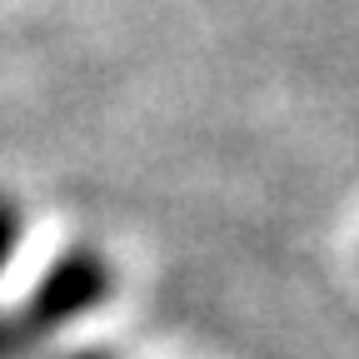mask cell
I'll list each match as a JSON object with an SVG mask.
<instances>
[{"mask_svg": "<svg viewBox=\"0 0 359 359\" xmlns=\"http://www.w3.org/2000/svg\"><path fill=\"white\" fill-rule=\"evenodd\" d=\"M115 290V275L100 250H70L60 255L50 269H45V280L11 309L0 314V359H25L35 354L40 344H50L65 325H75L80 314L100 309Z\"/></svg>", "mask_w": 359, "mask_h": 359, "instance_id": "cell-1", "label": "cell"}, {"mask_svg": "<svg viewBox=\"0 0 359 359\" xmlns=\"http://www.w3.org/2000/svg\"><path fill=\"white\" fill-rule=\"evenodd\" d=\"M15 245H20V205L11 195H0V275H6Z\"/></svg>", "mask_w": 359, "mask_h": 359, "instance_id": "cell-2", "label": "cell"}, {"mask_svg": "<svg viewBox=\"0 0 359 359\" xmlns=\"http://www.w3.org/2000/svg\"><path fill=\"white\" fill-rule=\"evenodd\" d=\"M55 359H115L110 349H70V354H55Z\"/></svg>", "mask_w": 359, "mask_h": 359, "instance_id": "cell-3", "label": "cell"}]
</instances>
